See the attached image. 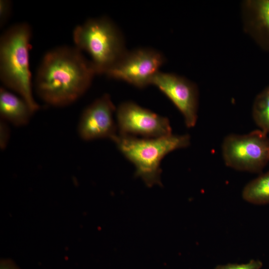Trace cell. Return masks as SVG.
I'll return each instance as SVG.
<instances>
[{"instance_id": "14", "label": "cell", "mask_w": 269, "mask_h": 269, "mask_svg": "<svg viewBox=\"0 0 269 269\" xmlns=\"http://www.w3.org/2000/svg\"><path fill=\"white\" fill-rule=\"evenodd\" d=\"M263 263L259 260H252L249 262L243 264H228L218 265L215 269H261Z\"/></svg>"}, {"instance_id": "10", "label": "cell", "mask_w": 269, "mask_h": 269, "mask_svg": "<svg viewBox=\"0 0 269 269\" xmlns=\"http://www.w3.org/2000/svg\"><path fill=\"white\" fill-rule=\"evenodd\" d=\"M241 6L244 31L269 52V0H245Z\"/></svg>"}, {"instance_id": "3", "label": "cell", "mask_w": 269, "mask_h": 269, "mask_svg": "<svg viewBox=\"0 0 269 269\" xmlns=\"http://www.w3.org/2000/svg\"><path fill=\"white\" fill-rule=\"evenodd\" d=\"M118 149L135 167L134 175L140 178L148 187L162 185L160 163L164 156L190 143L188 134H171L154 138L118 135L113 140Z\"/></svg>"}, {"instance_id": "6", "label": "cell", "mask_w": 269, "mask_h": 269, "mask_svg": "<svg viewBox=\"0 0 269 269\" xmlns=\"http://www.w3.org/2000/svg\"><path fill=\"white\" fill-rule=\"evenodd\" d=\"M164 62L163 55L158 51L150 48L137 49L127 51L105 75L143 88L151 85Z\"/></svg>"}, {"instance_id": "12", "label": "cell", "mask_w": 269, "mask_h": 269, "mask_svg": "<svg viewBox=\"0 0 269 269\" xmlns=\"http://www.w3.org/2000/svg\"><path fill=\"white\" fill-rule=\"evenodd\" d=\"M242 197L253 204H269V171L249 182L243 190Z\"/></svg>"}, {"instance_id": "2", "label": "cell", "mask_w": 269, "mask_h": 269, "mask_svg": "<svg viewBox=\"0 0 269 269\" xmlns=\"http://www.w3.org/2000/svg\"><path fill=\"white\" fill-rule=\"evenodd\" d=\"M32 29L26 22L8 27L0 37V79L5 87L17 93L35 112L39 106L33 96L29 64Z\"/></svg>"}, {"instance_id": "11", "label": "cell", "mask_w": 269, "mask_h": 269, "mask_svg": "<svg viewBox=\"0 0 269 269\" xmlns=\"http://www.w3.org/2000/svg\"><path fill=\"white\" fill-rule=\"evenodd\" d=\"M35 112L27 102L8 91L0 88V115L1 120L16 127L27 125Z\"/></svg>"}, {"instance_id": "1", "label": "cell", "mask_w": 269, "mask_h": 269, "mask_svg": "<svg viewBox=\"0 0 269 269\" xmlns=\"http://www.w3.org/2000/svg\"><path fill=\"white\" fill-rule=\"evenodd\" d=\"M95 75L91 61L77 48L58 46L42 57L36 74L35 91L50 106H67L86 93Z\"/></svg>"}, {"instance_id": "15", "label": "cell", "mask_w": 269, "mask_h": 269, "mask_svg": "<svg viewBox=\"0 0 269 269\" xmlns=\"http://www.w3.org/2000/svg\"><path fill=\"white\" fill-rule=\"evenodd\" d=\"M12 2L9 0H0V27L7 22L12 11Z\"/></svg>"}, {"instance_id": "17", "label": "cell", "mask_w": 269, "mask_h": 269, "mask_svg": "<svg viewBox=\"0 0 269 269\" xmlns=\"http://www.w3.org/2000/svg\"><path fill=\"white\" fill-rule=\"evenodd\" d=\"M0 269H20L15 263L11 259H1Z\"/></svg>"}, {"instance_id": "16", "label": "cell", "mask_w": 269, "mask_h": 269, "mask_svg": "<svg viewBox=\"0 0 269 269\" xmlns=\"http://www.w3.org/2000/svg\"><path fill=\"white\" fill-rule=\"evenodd\" d=\"M10 136V130L8 123L1 120L0 122V147L4 149L7 146Z\"/></svg>"}, {"instance_id": "8", "label": "cell", "mask_w": 269, "mask_h": 269, "mask_svg": "<svg viewBox=\"0 0 269 269\" xmlns=\"http://www.w3.org/2000/svg\"><path fill=\"white\" fill-rule=\"evenodd\" d=\"M151 85L156 86L182 114L187 127H194L198 118V87L187 79L175 74L159 72Z\"/></svg>"}, {"instance_id": "9", "label": "cell", "mask_w": 269, "mask_h": 269, "mask_svg": "<svg viewBox=\"0 0 269 269\" xmlns=\"http://www.w3.org/2000/svg\"><path fill=\"white\" fill-rule=\"evenodd\" d=\"M116 109L109 94L96 99L82 112L77 127L78 134L86 141L109 138L118 135L114 114Z\"/></svg>"}, {"instance_id": "5", "label": "cell", "mask_w": 269, "mask_h": 269, "mask_svg": "<svg viewBox=\"0 0 269 269\" xmlns=\"http://www.w3.org/2000/svg\"><path fill=\"white\" fill-rule=\"evenodd\" d=\"M267 134L260 130L246 134L228 135L222 145L226 165L240 171L261 172L269 162V137Z\"/></svg>"}, {"instance_id": "13", "label": "cell", "mask_w": 269, "mask_h": 269, "mask_svg": "<svg viewBox=\"0 0 269 269\" xmlns=\"http://www.w3.org/2000/svg\"><path fill=\"white\" fill-rule=\"evenodd\" d=\"M252 116L261 130L269 134V84L256 97Z\"/></svg>"}, {"instance_id": "4", "label": "cell", "mask_w": 269, "mask_h": 269, "mask_svg": "<svg viewBox=\"0 0 269 269\" xmlns=\"http://www.w3.org/2000/svg\"><path fill=\"white\" fill-rule=\"evenodd\" d=\"M72 36L74 46L88 54L97 74H106L127 52L120 31L106 17L77 25Z\"/></svg>"}, {"instance_id": "7", "label": "cell", "mask_w": 269, "mask_h": 269, "mask_svg": "<svg viewBox=\"0 0 269 269\" xmlns=\"http://www.w3.org/2000/svg\"><path fill=\"white\" fill-rule=\"evenodd\" d=\"M119 134L145 138L172 134L169 120L132 102H126L116 110Z\"/></svg>"}]
</instances>
